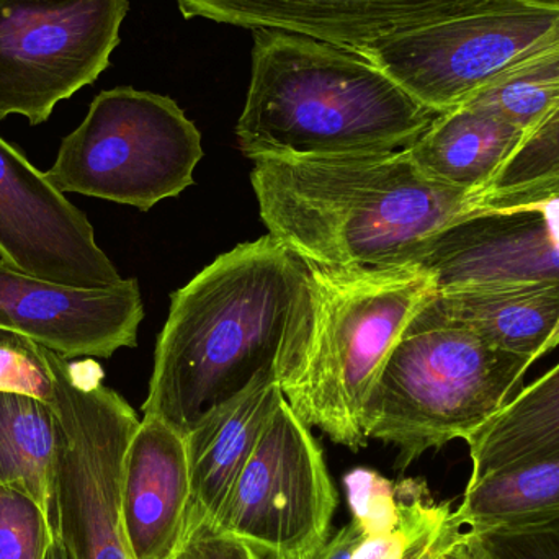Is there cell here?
<instances>
[{
    "label": "cell",
    "mask_w": 559,
    "mask_h": 559,
    "mask_svg": "<svg viewBox=\"0 0 559 559\" xmlns=\"http://www.w3.org/2000/svg\"><path fill=\"white\" fill-rule=\"evenodd\" d=\"M318 308L311 269L274 236L219 255L173 295L144 416L187 437L258 388L285 391L311 354Z\"/></svg>",
    "instance_id": "cell-1"
},
{
    "label": "cell",
    "mask_w": 559,
    "mask_h": 559,
    "mask_svg": "<svg viewBox=\"0 0 559 559\" xmlns=\"http://www.w3.org/2000/svg\"><path fill=\"white\" fill-rule=\"evenodd\" d=\"M269 235L322 274L406 269L476 210L475 193L427 176L409 151L252 159Z\"/></svg>",
    "instance_id": "cell-2"
},
{
    "label": "cell",
    "mask_w": 559,
    "mask_h": 559,
    "mask_svg": "<svg viewBox=\"0 0 559 559\" xmlns=\"http://www.w3.org/2000/svg\"><path fill=\"white\" fill-rule=\"evenodd\" d=\"M439 114L354 49L280 29H254L251 81L236 124L258 157L403 151Z\"/></svg>",
    "instance_id": "cell-3"
},
{
    "label": "cell",
    "mask_w": 559,
    "mask_h": 559,
    "mask_svg": "<svg viewBox=\"0 0 559 559\" xmlns=\"http://www.w3.org/2000/svg\"><path fill=\"white\" fill-rule=\"evenodd\" d=\"M534 361L462 328H406L364 407L367 439L396 447V468L466 440L492 419Z\"/></svg>",
    "instance_id": "cell-4"
},
{
    "label": "cell",
    "mask_w": 559,
    "mask_h": 559,
    "mask_svg": "<svg viewBox=\"0 0 559 559\" xmlns=\"http://www.w3.org/2000/svg\"><path fill=\"white\" fill-rule=\"evenodd\" d=\"M311 354L283 394L302 424L358 452L367 445L364 407L393 345L432 295L414 269L322 274Z\"/></svg>",
    "instance_id": "cell-5"
},
{
    "label": "cell",
    "mask_w": 559,
    "mask_h": 559,
    "mask_svg": "<svg viewBox=\"0 0 559 559\" xmlns=\"http://www.w3.org/2000/svg\"><path fill=\"white\" fill-rule=\"evenodd\" d=\"M202 133L166 95L117 87L94 98L46 173L62 193L150 212L193 186Z\"/></svg>",
    "instance_id": "cell-6"
},
{
    "label": "cell",
    "mask_w": 559,
    "mask_h": 559,
    "mask_svg": "<svg viewBox=\"0 0 559 559\" xmlns=\"http://www.w3.org/2000/svg\"><path fill=\"white\" fill-rule=\"evenodd\" d=\"M62 449L56 479L55 535L66 559H134L121 522V475L141 420L104 384L94 360L51 354Z\"/></svg>",
    "instance_id": "cell-7"
},
{
    "label": "cell",
    "mask_w": 559,
    "mask_h": 559,
    "mask_svg": "<svg viewBox=\"0 0 559 559\" xmlns=\"http://www.w3.org/2000/svg\"><path fill=\"white\" fill-rule=\"evenodd\" d=\"M559 41V5L488 0L465 15L358 49L436 114L472 100L499 75Z\"/></svg>",
    "instance_id": "cell-8"
},
{
    "label": "cell",
    "mask_w": 559,
    "mask_h": 559,
    "mask_svg": "<svg viewBox=\"0 0 559 559\" xmlns=\"http://www.w3.org/2000/svg\"><path fill=\"white\" fill-rule=\"evenodd\" d=\"M128 0H0V123L32 127L94 84L120 45Z\"/></svg>",
    "instance_id": "cell-9"
},
{
    "label": "cell",
    "mask_w": 559,
    "mask_h": 559,
    "mask_svg": "<svg viewBox=\"0 0 559 559\" xmlns=\"http://www.w3.org/2000/svg\"><path fill=\"white\" fill-rule=\"evenodd\" d=\"M335 508L321 447L283 400L212 527L262 559H305L328 540Z\"/></svg>",
    "instance_id": "cell-10"
},
{
    "label": "cell",
    "mask_w": 559,
    "mask_h": 559,
    "mask_svg": "<svg viewBox=\"0 0 559 559\" xmlns=\"http://www.w3.org/2000/svg\"><path fill=\"white\" fill-rule=\"evenodd\" d=\"M0 261L32 277L74 288L104 289L123 282L98 248L85 213L2 136Z\"/></svg>",
    "instance_id": "cell-11"
},
{
    "label": "cell",
    "mask_w": 559,
    "mask_h": 559,
    "mask_svg": "<svg viewBox=\"0 0 559 559\" xmlns=\"http://www.w3.org/2000/svg\"><path fill=\"white\" fill-rule=\"evenodd\" d=\"M406 269L433 292L559 286V197L478 210L433 236Z\"/></svg>",
    "instance_id": "cell-12"
},
{
    "label": "cell",
    "mask_w": 559,
    "mask_h": 559,
    "mask_svg": "<svg viewBox=\"0 0 559 559\" xmlns=\"http://www.w3.org/2000/svg\"><path fill=\"white\" fill-rule=\"evenodd\" d=\"M144 318L136 280L74 288L23 274L0 261V328L68 358H110L138 345Z\"/></svg>",
    "instance_id": "cell-13"
},
{
    "label": "cell",
    "mask_w": 559,
    "mask_h": 559,
    "mask_svg": "<svg viewBox=\"0 0 559 559\" xmlns=\"http://www.w3.org/2000/svg\"><path fill=\"white\" fill-rule=\"evenodd\" d=\"M488 0H177L186 19L280 29L358 49L383 38L465 15Z\"/></svg>",
    "instance_id": "cell-14"
},
{
    "label": "cell",
    "mask_w": 559,
    "mask_h": 559,
    "mask_svg": "<svg viewBox=\"0 0 559 559\" xmlns=\"http://www.w3.org/2000/svg\"><path fill=\"white\" fill-rule=\"evenodd\" d=\"M121 522L134 559H176L189 537L192 481L186 436L144 416L121 475Z\"/></svg>",
    "instance_id": "cell-15"
},
{
    "label": "cell",
    "mask_w": 559,
    "mask_h": 559,
    "mask_svg": "<svg viewBox=\"0 0 559 559\" xmlns=\"http://www.w3.org/2000/svg\"><path fill=\"white\" fill-rule=\"evenodd\" d=\"M450 325L537 361L559 345V286L432 292L407 328Z\"/></svg>",
    "instance_id": "cell-16"
},
{
    "label": "cell",
    "mask_w": 559,
    "mask_h": 559,
    "mask_svg": "<svg viewBox=\"0 0 559 559\" xmlns=\"http://www.w3.org/2000/svg\"><path fill=\"white\" fill-rule=\"evenodd\" d=\"M285 400L278 384L258 388L197 424L187 433L190 519L215 524L226 498Z\"/></svg>",
    "instance_id": "cell-17"
},
{
    "label": "cell",
    "mask_w": 559,
    "mask_h": 559,
    "mask_svg": "<svg viewBox=\"0 0 559 559\" xmlns=\"http://www.w3.org/2000/svg\"><path fill=\"white\" fill-rule=\"evenodd\" d=\"M524 136L498 115L463 104L440 114L407 151L427 176L476 195Z\"/></svg>",
    "instance_id": "cell-18"
},
{
    "label": "cell",
    "mask_w": 559,
    "mask_h": 559,
    "mask_svg": "<svg viewBox=\"0 0 559 559\" xmlns=\"http://www.w3.org/2000/svg\"><path fill=\"white\" fill-rule=\"evenodd\" d=\"M465 442L473 465L468 483L559 459V361Z\"/></svg>",
    "instance_id": "cell-19"
},
{
    "label": "cell",
    "mask_w": 559,
    "mask_h": 559,
    "mask_svg": "<svg viewBox=\"0 0 559 559\" xmlns=\"http://www.w3.org/2000/svg\"><path fill=\"white\" fill-rule=\"evenodd\" d=\"M61 449V424L52 406L28 394L0 391V486L25 489L52 528Z\"/></svg>",
    "instance_id": "cell-20"
},
{
    "label": "cell",
    "mask_w": 559,
    "mask_h": 559,
    "mask_svg": "<svg viewBox=\"0 0 559 559\" xmlns=\"http://www.w3.org/2000/svg\"><path fill=\"white\" fill-rule=\"evenodd\" d=\"M455 512L469 531L558 514L559 459L515 466L468 483Z\"/></svg>",
    "instance_id": "cell-21"
},
{
    "label": "cell",
    "mask_w": 559,
    "mask_h": 559,
    "mask_svg": "<svg viewBox=\"0 0 559 559\" xmlns=\"http://www.w3.org/2000/svg\"><path fill=\"white\" fill-rule=\"evenodd\" d=\"M559 197V105L525 134L504 166L475 195L476 210L532 205Z\"/></svg>",
    "instance_id": "cell-22"
},
{
    "label": "cell",
    "mask_w": 559,
    "mask_h": 559,
    "mask_svg": "<svg viewBox=\"0 0 559 559\" xmlns=\"http://www.w3.org/2000/svg\"><path fill=\"white\" fill-rule=\"evenodd\" d=\"M465 104L485 108L527 134L559 105V41L528 56Z\"/></svg>",
    "instance_id": "cell-23"
},
{
    "label": "cell",
    "mask_w": 559,
    "mask_h": 559,
    "mask_svg": "<svg viewBox=\"0 0 559 559\" xmlns=\"http://www.w3.org/2000/svg\"><path fill=\"white\" fill-rule=\"evenodd\" d=\"M55 528L41 506L16 486H0V559H48Z\"/></svg>",
    "instance_id": "cell-24"
},
{
    "label": "cell",
    "mask_w": 559,
    "mask_h": 559,
    "mask_svg": "<svg viewBox=\"0 0 559 559\" xmlns=\"http://www.w3.org/2000/svg\"><path fill=\"white\" fill-rule=\"evenodd\" d=\"M413 478L391 481L373 469L355 468L344 478L352 522L364 535L393 531L404 514Z\"/></svg>",
    "instance_id": "cell-25"
},
{
    "label": "cell",
    "mask_w": 559,
    "mask_h": 559,
    "mask_svg": "<svg viewBox=\"0 0 559 559\" xmlns=\"http://www.w3.org/2000/svg\"><path fill=\"white\" fill-rule=\"evenodd\" d=\"M51 354L38 342L0 328V391L48 403L55 384Z\"/></svg>",
    "instance_id": "cell-26"
},
{
    "label": "cell",
    "mask_w": 559,
    "mask_h": 559,
    "mask_svg": "<svg viewBox=\"0 0 559 559\" xmlns=\"http://www.w3.org/2000/svg\"><path fill=\"white\" fill-rule=\"evenodd\" d=\"M473 532L491 559H559V512Z\"/></svg>",
    "instance_id": "cell-27"
},
{
    "label": "cell",
    "mask_w": 559,
    "mask_h": 559,
    "mask_svg": "<svg viewBox=\"0 0 559 559\" xmlns=\"http://www.w3.org/2000/svg\"><path fill=\"white\" fill-rule=\"evenodd\" d=\"M189 522V537L176 559H225L222 534L206 522Z\"/></svg>",
    "instance_id": "cell-28"
},
{
    "label": "cell",
    "mask_w": 559,
    "mask_h": 559,
    "mask_svg": "<svg viewBox=\"0 0 559 559\" xmlns=\"http://www.w3.org/2000/svg\"><path fill=\"white\" fill-rule=\"evenodd\" d=\"M361 538H364V534L360 528L355 525V522H350L328 537V540L318 550L312 551L305 559H354L355 550H357Z\"/></svg>",
    "instance_id": "cell-29"
},
{
    "label": "cell",
    "mask_w": 559,
    "mask_h": 559,
    "mask_svg": "<svg viewBox=\"0 0 559 559\" xmlns=\"http://www.w3.org/2000/svg\"><path fill=\"white\" fill-rule=\"evenodd\" d=\"M466 531H468V527H465L456 512L453 511L452 518L443 525L442 531L432 540L424 544L409 559H440L450 547H453L465 535Z\"/></svg>",
    "instance_id": "cell-30"
},
{
    "label": "cell",
    "mask_w": 559,
    "mask_h": 559,
    "mask_svg": "<svg viewBox=\"0 0 559 559\" xmlns=\"http://www.w3.org/2000/svg\"><path fill=\"white\" fill-rule=\"evenodd\" d=\"M440 559H491V557L483 547L478 535L468 528L465 535L453 547H450Z\"/></svg>",
    "instance_id": "cell-31"
},
{
    "label": "cell",
    "mask_w": 559,
    "mask_h": 559,
    "mask_svg": "<svg viewBox=\"0 0 559 559\" xmlns=\"http://www.w3.org/2000/svg\"><path fill=\"white\" fill-rule=\"evenodd\" d=\"M222 537L223 555H225V559H262L252 548H249L248 545L233 540V538L225 537V535H222Z\"/></svg>",
    "instance_id": "cell-32"
},
{
    "label": "cell",
    "mask_w": 559,
    "mask_h": 559,
    "mask_svg": "<svg viewBox=\"0 0 559 559\" xmlns=\"http://www.w3.org/2000/svg\"><path fill=\"white\" fill-rule=\"evenodd\" d=\"M538 2L557 3L559 5V0H538Z\"/></svg>",
    "instance_id": "cell-33"
}]
</instances>
